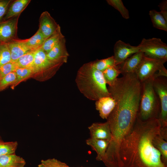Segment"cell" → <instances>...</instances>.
<instances>
[{
	"instance_id": "obj_31",
	"label": "cell",
	"mask_w": 167,
	"mask_h": 167,
	"mask_svg": "<svg viewBox=\"0 0 167 167\" xmlns=\"http://www.w3.org/2000/svg\"><path fill=\"white\" fill-rule=\"evenodd\" d=\"M16 79L15 71L11 72L0 79V92L12 85Z\"/></svg>"
},
{
	"instance_id": "obj_28",
	"label": "cell",
	"mask_w": 167,
	"mask_h": 167,
	"mask_svg": "<svg viewBox=\"0 0 167 167\" xmlns=\"http://www.w3.org/2000/svg\"><path fill=\"white\" fill-rule=\"evenodd\" d=\"M106 2L108 4L117 10L124 18L129 19V11L124 6L122 0H107Z\"/></svg>"
},
{
	"instance_id": "obj_1",
	"label": "cell",
	"mask_w": 167,
	"mask_h": 167,
	"mask_svg": "<svg viewBox=\"0 0 167 167\" xmlns=\"http://www.w3.org/2000/svg\"><path fill=\"white\" fill-rule=\"evenodd\" d=\"M161 127L158 118L143 121L137 116L133 128L121 144L120 167H167L152 142L161 133Z\"/></svg>"
},
{
	"instance_id": "obj_23",
	"label": "cell",
	"mask_w": 167,
	"mask_h": 167,
	"mask_svg": "<svg viewBox=\"0 0 167 167\" xmlns=\"http://www.w3.org/2000/svg\"><path fill=\"white\" fill-rule=\"evenodd\" d=\"M102 72L105 82L109 86L114 85L118 76L121 74L117 66H110Z\"/></svg>"
},
{
	"instance_id": "obj_4",
	"label": "cell",
	"mask_w": 167,
	"mask_h": 167,
	"mask_svg": "<svg viewBox=\"0 0 167 167\" xmlns=\"http://www.w3.org/2000/svg\"><path fill=\"white\" fill-rule=\"evenodd\" d=\"M64 63L52 62L40 48L35 51L32 77L44 81L52 78Z\"/></svg>"
},
{
	"instance_id": "obj_9",
	"label": "cell",
	"mask_w": 167,
	"mask_h": 167,
	"mask_svg": "<svg viewBox=\"0 0 167 167\" xmlns=\"http://www.w3.org/2000/svg\"><path fill=\"white\" fill-rule=\"evenodd\" d=\"M19 16L0 22V43H7L17 39V24Z\"/></svg>"
},
{
	"instance_id": "obj_12",
	"label": "cell",
	"mask_w": 167,
	"mask_h": 167,
	"mask_svg": "<svg viewBox=\"0 0 167 167\" xmlns=\"http://www.w3.org/2000/svg\"><path fill=\"white\" fill-rule=\"evenodd\" d=\"M91 138L110 141L112 135L108 122L94 123L88 127Z\"/></svg>"
},
{
	"instance_id": "obj_8",
	"label": "cell",
	"mask_w": 167,
	"mask_h": 167,
	"mask_svg": "<svg viewBox=\"0 0 167 167\" xmlns=\"http://www.w3.org/2000/svg\"><path fill=\"white\" fill-rule=\"evenodd\" d=\"M140 52L138 46H134L119 40L115 43L113 48V57L116 66L123 62L133 54Z\"/></svg>"
},
{
	"instance_id": "obj_29",
	"label": "cell",
	"mask_w": 167,
	"mask_h": 167,
	"mask_svg": "<svg viewBox=\"0 0 167 167\" xmlns=\"http://www.w3.org/2000/svg\"><path fill=\"white\" fill-rule=\"evenodd\" d=\"M10 53L6 43H0V67L11 62Z\"/></svg>"
},
{
	"instance_id": "obj_6",
	"label": "cell",
	"mask_w": 167,
	"mask_h": 167,
	"mask_svg": "<svg viewBox=\"0 0 167 167\" xmlns=\"http://www.w3.org/2000/svg\"><path fill=\"white\" fill-rule=\"evenodd\" d=\"M138 46L139 51L146 56L167 59V45L159 38H143Z\"/></svg>"
},
{
	"instance_id": "obj_16",
	"label": "cell",
	"mask_w": 167,
	"mask_h": 167,
	"mask_svg": "<svg viewBox=\"0 0 167 167\" xmlns=\"http://www.w3.org/2000/svg\"><path fill=\"white\" fill-rule=\"evenodd\" d=\"M110 141L90 138L86 141V144L90 146L97 153L96 160L102 161L105 156L106 151Z\"/></svg>"
},
{
	"instance_id": "obj_25",
	"label": "cell",
	"mask_w": 167,
	"mask_h": 167,
	"mask_svg": "<svg viewBox=\"0 0 167 167\" xmlns=\"http://www.w3.org/2000/svg\"><path fill=\"white\" fill-rule=\"evenodd\" d=\"M35 51H30L19 58L15 62L18 68H28L33 71Z\"/></svg>"
},
{
	"instance_id": "obj_18",
	"label": "cell",
	"mask_w": 167,
	"mask_h": 167,
	"mask_svg": "<svg viewBox=\"0 0 167 167\" xmlns=\"http://www.w3.org/2000/svg\"><path fill=\"white\" fill-rule=\"evenodd\" d=\"M25 160L15 153L0 156V167H24Z\"/></svg>"
},
{
	"instance_id": "obj_11",
	"label": "cell",
	"mask_w": 167,
	"mask_h": 167,
	"mask_svg": "<svg viewBox=\"0 0 167 167\" xmlns=\"http://www.w3.org/2000/svg\"><path fill=\"white\" fill-rule=\"evenodd\" d=\"M66 40L64 37L46 54L48 59L55 62L66 63L69 54L66 45Z\"/></svg>"
},
{
	"instance_id": "obj_21",
	"label": "cell",
	"mask_w": 167,
	"mask_h": 167,
	"mask_svg": "<svg viewBox=\"0 0 167 167\" xmlns=\"http://www.w3.org/2000/svg\"><path fill=\"white\" fill-rule=\"evenodd\" d=\"M45 39L38 29L31 38L24 40L27 46L32 50H36L41 48Z\"/></svg>"
},
{
	"instance_id": "obj_5",
	"label": "cell",
	"mask_w": 167,
	"mask_h": 167,
	"mask_svg": "<svg viewBox=\"0 0 167 167\" xmlns=\"http://www.w3.org/2000/svg\"><path fill=\"white\" fill-rule=\"evenodd\" d=\"M167 61L144 55L135 74L140 83L150 78L154 79L161 76L167 77V70L164 66Z\"/></svg>"
},
{
	"instance_id": "obj_10",
	"label": "cell",
	"mask_w": 167,
	"mask_h": 167,
	"mask_svg": "<svg viewBox=\"0 0 167 167\" xmlns=\"http://www.w3.org/2000/svg\"><path fill=\"white\" fill-rule=\"evenodd\" d=\"M39 23L38 29L45 39L53 34L60 26L47 11L41 14L39 19Z\"/></svg>"
},
{
	"instance_id": "obj_27",
	"label": "cell",
	"mask_w": 167,
	"mask_h": 167,
	"mask_svg": "<svg viewBox=\"0 0 167 167\" xmlns=\"http://www.w3.org/2000/svg\"><path fill=\"white\" fill-rule=\"evenodd\" d=\"M18 145L17 141H0V156L15 153Z\"/></svg>"
},
{
	"instance_id": "obj_22",
	"label": "cell",
	"mask_w": 167,
	"mask_h": 167,
	"mask_svg": "<svg viewBox=\"0 0 167 167\" xmlns=\"http://www.w3.org/2000/svg\"><path fill=\"white\" fill-rule=\"evenodd\" d=\"M154 146L160 152L162 160L167 164V142L161 135V133L157 135L152 141Z\"/></svg>"
},
{
	"instance_id": "obj_34",
	"label": "cell",
	"mask_w": 167,
	"mask_h": 167,
	"mask_svg": "<svg viewBox=\"0 0 167 167\" xmlns=\"http://www.w3.org/2000/svg\"><path fill=\"white\" fill-rule=\"evenodd\" d=\"M160 10V13L167 21V1L163 0L158 6Z\"/></svg>"
},
{
	"instance_id": "obj_24",
	"label": "cell",
	"mask_w": 167,
	"mask_h": 167,
	"mask_svg": "<svg viewBox=\"0 0 167 167\" xmlns=\"http://www.w3.org/2000/svg\"><path fill=\"white\" fill-rule=\"evenodd\" d=\"M15 71L16 74V80L11 86L13 89L21 82L32 77L34 74V72L32 70L27 68H18Z\"/></svg>"
},
{
	"instance_id": "obj_33",
	"label": "cell",
	"mask_w": 167,
	"mask_h": 167,
	"mask_svg": "<svg viewBox=\"0 0 167 167\" xmlns=\"http://www.w3.org/2000/svg\"><path fill=\"white\" fill-rule=\"evenodd\" d=\"M12 1L0 0V22L3 21L8 7Z\"/></svg>"
},
{
	"instance_id": "obj_13",
	"label": "cell",
	"mask_w": 167,
	"mask_h": 167,
	"mask_svg": "<svg viewBox=\"0 0 167 167\" xmlns=\"http://www.w3.org/2000/svg\"><path fill=\"white\" fill-rule=\"evenodd\" d=\"M141 52L136 53L127 58L123 62L117 65L123 75L135 73L144 56Z\"/></svg>"
},
{
	"instance_id": "obj_19",
	"label": "cell",
	"mask_w": 167,
	"mask_h": 167,
	"mask_svg": "<svg viewBox=\"0 0 167 167\" xmlns=\"http://www.w3.org/2000/svg\"><path fill=\"white\" fill-rule=\"evenodd\" d=\"M64 37L60 26L53 34L45 40L41 48L47 54Z\"/></svg>"
},
{
	"instance_id": "obj_2",
	"label": "cell",
	"mask_w": 167,
	"mask_h": 167,
	"mask_svg": "<svg viewBox=\"0 0 167 167\" xmlns=\"http://www.w3.org/2000/svg\"><path fill=\"white\" fill-rule=\"evenodd\" d=\"M75 82L81 93L90 100L96 101L111 96L102 72L95 68L92 62L84 64L79 68Z\"/></svg>"
},
{
	"instance_id": "obj_32",
	"label": "cell",
	"mask_w": 167,
	"mask_h": 167,
	"mask_svg": "<svg viewBox=\"0 0 167 167\" xmlns=\"http://www.w3.org/2000/svg\"><path fill=\"white\" fill-rule=\"evenodd\" d=\"M18 67L16 62H8L0 67V79L8 74L15 71Z\"/></svg>"
},
{
	"instance_id": "obj_17",
	"label": "cell",
	"mask_w": 167,
	"mask_h": 167,
	"mask_svg": "<svg viewBox=\"0 0 167 167\" xmlns=\"http://www.w3.org/2000/svg\"><path fill=\"white\" fill-rule=\"evenodd\" d=\"M30 2V0H12L8 7L3 20L19 16Z\"/></svg>"
},
{
	"instance_id": "obj_35",
	"label": "cell",
	"mask_w": 167,
	"mask_h": 167,
	"mask_svg": "<svg viewBox=\"0 0 167 167\" xmlns=\"http://www.w3.org/2000/svg\"><path fill=\"white\" fill-rule=\"evenodd\" d=\"M2 139L0 135V141H2Z\"/></svg>"
},
{
	"instance_id": "obj_3",
	"label": "cell",
	"mask_w": 167,
	"mask_h": 167,
	"mask_svg": "<svg viewBox=\"0 0 167 167\" xmlns=\"http://www.w3.org/2000/svg\"><path fill=\"white\" fill-rule=\"evenodd\" d=\"M154 79L141 83V91L137 116L143 121L158 118L161 111L159 98L153 87Z\"/></svg>"
},
{
	"instance_id": "obj_7",
	"label": "cell",
	"mask_w": 167,
	"mask_h": 167,
	"mask_svg": "<svg viewBox=\"0 0 167 167\" xmlns=\"http://www.w3.org/2000/svg\"><path fill=\"white\" fill-rule=\"evenodd\" d=\"M153 87L160 100L161 111L158 119L161 128L167 127V79L161 76L154 79Z\"/></svg>"
},
{
	"instance_id": "obj_14",
	"label": "cell",
	"mask_w": 167,
	"mask_h": 167,
	"mask_svg": "<svg viewBox=\"0 0 167 167\" xmlns=\"http://www.w3.org/2000/svg\"><path fill=\"white\" fill-rule=\"evenodd\" d=\"M7 43L10 53L11 62H15L19 58L24 54L33 51L27 46L24 40L17 38Z\"/></svg>"
},
{
	"instance_id": "obj_30",
	"label": "cell",
	"mask_w": 167,
	"mask_h": 167,
	"mask_svg": "<svg viewBox=\"0 0 167 167\" xmlns=\"http://www.w3.org/2000/svg\"><path fill=\"white\" fill-rule=\"evenodd\" d=\"M38 167H70L65 163L54 158L42 160Z\"/></svg>"
},
{
	"instance_id": "obj_15",
	"label": "cell",
	"mask_w": 167,
	"mask_h": 167,
	"mask_svg": "<svg viewBox=\"0 0 167 167\" xmlns=\"http://www.w3.org/2000/svg\"><path fill=\"white\" fill-rule=\"evenodd\" d=\"M115 105V101L111 96L101 97L96 101L95 103L96 109L98 111L100 116L103 119H107Z\"/></svg>"
},
{
	"instance_id": "obj_26",
	"label": "cell",
	"mask_w": 167,
	"mask_h": 167,
	"mask_svg": "<svg viewBox=\"0 0 167 167\" xmlns=\"http://www.w3.org/2000/svg\"><path fill=\"white\" fill-rule=\"evenodd\" d=\"M92 62L95 68L102 72L110 66H116L113 56L102 59H97Z\"/></svg>"
},
{
	"instance_id": "obj_20",
	"label": "cell",
	"mask_w": 167,
	"mask_h": 167,
	"mask_svg": "<svg viewBox=\"0 0 167 167\" xmlns=\"http://www.w3.org/2000/svg\"><path fill=\"white\" fill-rule=\"evenodd\" d=\"M149 15L153 27L167 31V21L160 12L152 10L149 11Z\"/></svg>"
}]
</instances>
